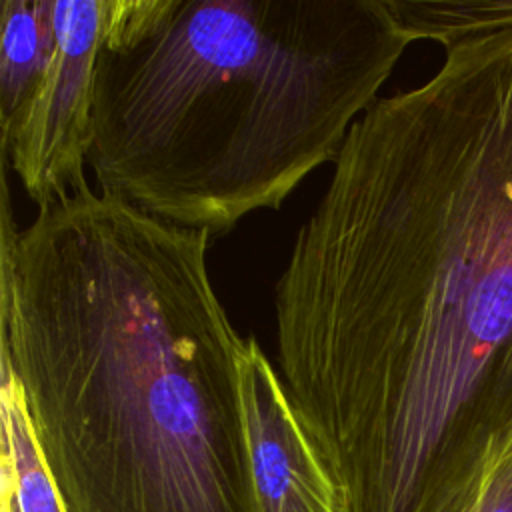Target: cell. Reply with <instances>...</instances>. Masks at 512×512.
Segmentation results:
<instances>
[{
    "instance_id": "6da1fadb",
    "label": "cell",
    "mask_w": 512,
    "mask_h": 512,
    "mask_svg": "<svg viewBox=\"0 0 512 512\" xmlns=\"http://www.w3.org/2000/svg\"><path fill=\"white\" fill-rule=\"evenodd\" d=\"M350 128L274 284L284 390L346 512H432L512 436V32Z\"/></svg>"
},
{
    "instance_id": "7a4b0ae2",
    "label": "cell",
    "mask_w": 512,
    "mask_h": 512,
    "mask_svg": "<svg viewBox=\"0 0 512 512\" xmlns=\"http://www.w3.org/2000/svg\"><path fill=\"white\" fill-rule=\"evenodd\" d=\"M210 240L90 184L16 228L4 186L0 362L68 512H258Z\"/></svg>"
},
{
    "instance_id": "3957f363",
    "label": "cell",
    "mask_w": 512,
    "mask_h": 512,
    "mask_svg": "<svg viewBox=\"0 0 512 512\" xmlns=\"http://www.w3.org/2000/svg\"><path fill=\"white\" fill-rule=\"evenodd\" d=\"M408 44L384 0H116L94 66L98 192L224 236L336 160Z\"/></svg>"
},
{
    "instance_id": "277c9868",
    "label": "cell",
    "mask_w": 512,
    "mask_h": 512,
    "mask_svg": "<svg viewBox=\"0 0 512 512\" xmlns=\"http://www.w3.org/2000/svg\"><path fill=\"white\" fill-rule=\"evenodd\" d=\"M54 48L20 106L0 118L2 154L44 206L88 184L94 66L116 0H48Z\"/></svg>"
},
{
    "instance_id": "5b68a950",
    "label": "cell",
    "mask_w": 512,
    "mask_h": 512,
    "mask_svg": "<svg viewBox=\"0 0 512 512\" xmlns=\"http://www.w3.org/2000/svg\"><path fill=\"white\" fill-rule=\"evenodd\" d=\"M240 392L256 510L346 512L342 488L254 336L244 338L240 352Z\"/></svg>"
},
{
    "instance_id": "8992f818",
    "label": "cell",
    "mask_w": 512,
    "mask_h": 512,
    "mask_svg": "<svg viewBox=\"0 0 512 512\" xmlns=\"http://www.w3.org/2000/svg\"><path fill=\"white\" fill-rule=\"evenodd\" d=\"M0 424V512H68L36 444L20 384L4 362H0Z\"/></svg>"
},
{
    "instance_id": "52a82bcc",
    "label": "cell",
    "mask_w": 512,
    "mask_h": 512,
    "mask_svg": "<svg viewBox=\"0 0 512 512\" xmlns=\"http://www.w3.org/2000/svg\"><path fill=\"white\" fill-rule=\"evenodd\" d=\"M54 48L48 0H2L0 4V118L24 100Z\"/></svg>"
},
{
    "instance_id": "ba28073f",
    "label": "cell",
    "mask_w": 512,
    "mask_h": 512,
    "mask_svg": "<svg viewBox=\"0 0 512 512\" xmlns=\"http://www.w3.org/2000/svg\"><path fill=\"white\" fill-rule=\"evenodd\" d=\"M408 42H458L512 32V0H384Z\"/></svg>"
},
{
    "instance_id": "9c48e42d",
    "label": "cell",
    "mask_w": 512,
    "mask_h": 512,
    "mask_svg": "<svg viewBox=\"0 0 512 512\" xmlns=\"http://www.w3.org/2000/svg\"><path fill=\"white\" fill-rule=\"evenodd\" d=\"M432 512H512V436L486 446Z\"/></svg>"
}]
</instances>
